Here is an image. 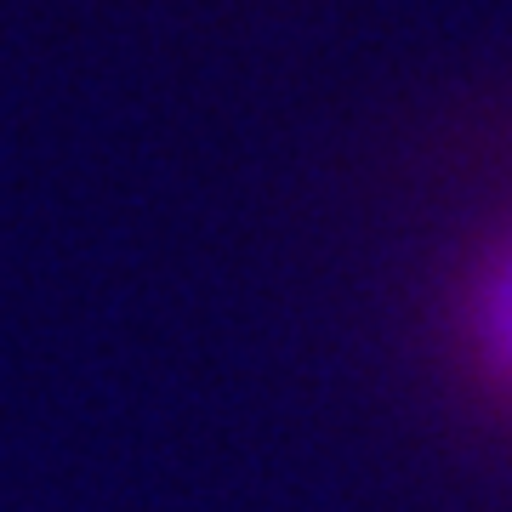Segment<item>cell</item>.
<instances>
[{
	"label": "cell",
	"mask_w": 512,
	"mask_h": 512,
	"mask_svg": "<svg viewBox=\"0 0 512 512\" xmlns=\"http://www.w3.org/2000/svg\"><path fill=\"white\" fill-rule=\"evenodd\" d=\"M444 348L467 393L512 421V217L484 228L450 274Z\"/></svg>",
	"instance_id": "1"
}]
</instances>
